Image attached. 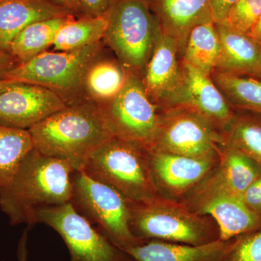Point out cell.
<instances>
[{"mask_svg":"<svg viewBox=\"0 0 261 261\" xmlns=\"http://www.w3.org/2000/svg\"><path fill=\"white\" fill-rule=\"evenodd\" d=\"M67 106L61 96L46 87L0 80V126L29 130Z\"/></svg>","mask_w":261,"mask_h":261,"instance_id":"12","label":"cell"},{"mask_svg":"<svg viewBox=\"0 0 261 261\" xmlns=\"http://www.w3.org/2000/svg\"><path fill=\"white\" fill-rule=\"evenodd\" d=\"M220 51L215 69L261 80V46L249 34L215 23Z\"/></svg>","mask_w":261,"mask_h":261,"instance_id":"17","label":"cell"},{"mask_svg":"<svg viewBox=\"0 0 261 261\" xmlns=\"http://www.w3.org/2000/svg\"><path fill=\"white\" fill-rule=\"evenodd\" d=\"M102 48L100 42L74 50L45 51L16 65L1 80L37 84L51 89L65 100V96L83 89L86 73Z\"/></svg>","mask_w":261,"mask_h":261,"instance_id":"7","label":"cell"},{"mask_svg":"<svg viewBox=\"0 0 261 261\" xmlns=\"http://www.w3.org/2000/svg\"><path fill=\"white\" fill-rule=\"evenodd\" d=\"M249 35L261 46V14L253 28L249 33Z\"/></svg>","mask_w":261,"mask_h":261,"instance_id":"36","label":"cell"},{"mask_svg":"<svg viewBox=\"0 0 261 261\" xmlns=\"http://www.w3.org/2000/svg\"><path fill=\"white\" fill-rule=\"evenodd\" d=\"M51 4L71 12L76 16H82L80 0H48Z\"/></svg>","mask_w":261,"mask_h":261,"instance_id":"34","label":"cell"},{"mask_svg":"<svg viewBox=\"0 0 261 261\" xmlns=\"http://www.w3.org/2000/svg\"><path fill=\"white\" fill-rule=\"evenodd\" d=\"M241 197L245 205L261 217V176L244 192Z\"/></svg>","mask_w":261,"mask_h":261,"instance_id":"30","label":"cell"},{"mask_svg":"<svg viewBox=\"0 0 261 261\" xmlns=\"http://www.w3.org/2000/svg\"><path fill=\"white\" fill-rule=\"evenodd\" d=\"M128 76V72L119 61L97 58L86 73L83 89L88 100L104 104L121 92Z\"/></svg>","mask_w":261,"mask_h":261,"instance_id":"21","label":"cell"},{"mask_svg":"<svg viewBox=\"0 0 261 261\" xmlns=\"http://www.w3.org/2000/svg\"><path fill=\"white\" fill-rule=\"evenodd\" d=\"M34 148L81 171L91 154L113 136L99 106L86 99L70 103L29 128Z\"/></svg>","mask_w":261,"mask_h":261,"instance_id":"2","label":"cell"},{"mask_svg":"<svg viewBox=\"0 0 261 261\" xmlns=\"http://www.w3.org/2000/svg\"><path fill=\"white\" fill-rule=\"evenodd\" d=\"M224 261H261V228L233 238Z\"/></svg>","mask_w":261,"mask_h":261,"instance_id":"29","label":"cell"},{"mask_svg":"<svg viewBox=\"0 0 261 261\" xmlns=\"http://www.w3.org/2000/svg\"><path fill=\"white\" fill-rule=\"evenodd\" d=\"M75 18L74 15H63L30 24L13 39L8 51L19 64L30 61L53 46L60 29Z\"/></svg>","mask_w":261,"mask_h":261,"instance_id":"20","label":"cell"},{"mask_svg":"<svg viewBox=\"0 0 261 261\" xmlns=\"http://www.w3.org/2000/svg\"><path fill=\"white\" fill-rule=\"evenodd\" d=\"M260 14L261 0H238L221 23L249 34Z\"/></svg>","mask_w":261,"mask_h":261,"instance_id":"28","label":"cell"},{"mask_svg":"<svg viewBox=\"0 0 261 261\" xmlns=\"http://www.w3.org/2000/svg\"><path fill=\"white\" fill-rule=\"evenodd\" d=\"M179 56L178 43L161 32L142 76L147 95L160 108L168 107L181 87Z\"/></svg>","mask_w":261,"mask_h":261,"instance_id":"15","label":"cell"},{"mask_svg":"<svg viewBox=\"0 0 261 261\" xmlns=\"http://www.w3.org/2000/svg\"><path fill=\"white\" fill-rule=\"evenodd\" d=\"M67 15L74 14L48 0H0V49L8 51L13 39L30 24Z\"/></svg>","mask_w":261,"mask_h":261,"instance_id":"19","label":"cell"},{"mask_svg":"<svg viewBox=\"0 0 261 261\" xmlns=\"http://www.w3.org/2000/svg\"><path fill=\"white\" fill-rule=\"evenodd\" d=\"M27 240H28V231L25 230L18 243V258L19 261H27L28 260Z\"/></svg>","mask_w":261,"mask_h":261,"instance_id":"35","label":"cell"},{"mask_svg":"<svg viewBox=\"0 0 261 261\" xmlns=\"http://www.w3.org/2000/svg\"><path fill=\"white\" fill-rule=\"evenodd\" d=\"M181 65V85L168 107L182 106L191 108L209 120L223 135L232 119L234 111L211 75L182 61Z\"/></svg>","mask_w":261,"mask_h":261,"instance_id":"14","label":"cell"},{"mask_svg":"<svg viewBox=\"0 0 261 261\" xmlns=\"http://www.w3.org/2000/svg\"><path fill=\"white\" fill-rule=\"evenodd\" d=\"M219 34L214 22L200 24L189 34L181 61L211 75L219 59Z\"/></svg>","mask_w":261,"mask_h":261,"instance_id":"26","label":"cell"},{"mask_svg":"<svg viewBox=\"0 0 261 261\" xmlns=\"http://www.w3.org/2000/svg\"><path fill=\"white\" fill-rule=\"evenodd\" d=\"M70 202L121 250L145 242L130 231V202L112 187L89 177L82 170L73 173Z\"/></svg>","mask_w":261,"mask_h":261,"instance_id":"6","label":"cell"},{"mask_svg":"<svg viewBox=\"0 0 261 261\" xmlns=\"http://www.w3.org/2000/svg\"><path fill=\"white\" fill-rule=\"evenodd\" d=\"M214 171L181 202L194 212L213 218L224 241L260 228V216L245 205L241 196L224 187Z\"/></svg>","mask_w":261,"mask_h":261,"instance_id":"11","label":"cell"},{"mask_svg":"<svg viewBox=\"0 0 261 261\" xmlns=\"http://www.w3.org/2000/svg\"><path fill=\"white\" fill-rule=\"evenodd\" d=\"M108 11L98 16L82 15L65 23L57 34L54 50H74L102 42L108 29Z\"/></svg>","mask_w":261,"mask_h":261,"instance_id":"24","label":"cell"},{"mask_svg":"<svg viewBox=\"0 0 261 261\" xmlns=\"http://www.w3.org/2000/svg\"><path fill=\"white\" fill-rule=\"evenodd\" d=\"M214 173L230 191L242 196L260 177L261 168L243 152L225 144L220 149Z\"/></svg>","mask_w":261,"mask_h":261,"instance_id":"23","label":"cell"},{"mask_svg":"<svg viewBox=\"0 0 261 261\" xmlns=\"http://www.w3.org/2000/svg\"><path fill=\"white\" fill-rule=\"evenodd\" d=\"M214 23L223 22L238 0H208Z\"/></svg>","mask_w":261,"mask_h":261,"instance_id":"32","label":"cell"},{"mask_svg":"<svg viewBox=\"0 0 261 261\" xmlns=\"http://www.w3.org/2000/svg\"><path fill=\"white\" fill-rule=\"evenodd\" d=\"M83 171L89 177L112 187L130 203L159 197L149 163V149L113 137L91 154Z\"/></svg>","mask_w":261,"mask_h":261,"instance_id":"4","label":"cell"},{"mask_svg":"<svg viewBox=\"0 0 261 261\" xmlns=\"http://www.w3.org/2000/svg\"><path fill=\"white\" fill-rule=\"evenodd\" d=\"M19 64L18 61L9 51L0 49V80L5 73Z\"/></svg>","mask_w":261,"mask_h":261,"instance_id":"33","label":"cell"},{"mask_svg":"<svg viewBox=\"0 0 261 261\" xmlns=\"http://www.w3.org/2000/svg\"><path fill=\"white\" fill-rule=\"evenodd\" d=\"M211 78L233 111L261 115V80L214 69Z\"/></svg>","mask_w":261,"mask_h":261,"instance_id":"22","label":"cell"},{"mask_svg":"<svg viewBox=\"0 0 261 261\" xmlns=\"http://www.w3.org/2000/svg\"><path fill=\"white\" fill-rule=\"evenodd\" d=\"M75 171L66 161L32 149L11 180L0 188L2 211L13 225L34 226L41 209L70 202Z\"/></svg>","mask_w":261,"mask_h":261,"instance_id":"1","label":"cell"},{"mask_svg":"<svg viewBox=\"0 0 261 261\" xmlns=\"http://www.w3.org/2000/svg\"><path fill=\"white\" fill-rule=\"evenodd\" d=\"M34 148L29 130L0 126V188L11 180L22 160Z\"/></svg>","mask_w":261,"mask_h":261,"instance_id":"27","label":"cell"},{"mask_svg":"<svg viewBox=\"0 0 261 261\" xmlns=\"http://www.w3.org/2000/svg\"><path fill=\"white\" fill-rule=\"evenodd\" d=\"M223 137L226 145L243 152L261 168V115L234 111Z\"/></svg>","mask_w":261,"mask_h":261,"instance_id":"25","label":"cell"},{"mask_svg":"<svg viewBox=\"0 0 261 261\" xmlns=\"http://www.w3.org/2000/svg\"><path fill=\"white\" fill-rule=\"evenodd\" d=\"M82 15L98 16L107 13L116 0H80Z\"/></svg>","mask_w":261,"mask_h":261,"instance_id":"31","label":"cell"},{"mask_svg":"<svg viewBox=\"0 0 261 261\" xmlns=\"http://www.w3.org/2000/svg\"><path fill=\"white\" fill-rule=\"evenodd\" d=\"M97 106L113 137L137 142L149 150L152 148L159 128L160 108L149 99L140 76L128 73L116 97Z\"/></svg>","mask_w":261,"mask_h":261,"instance_id":"9","label":"cell"},{"mask_svg":"<svg viewBox=\"0 0 261 261\" xmlns=\"http://www.w3.org/2000/svg\"><path fill=\"white\" fill-rule=\"evenodd\" d=\"M149 163L158 195L182 201L216 169L219 154L197 158L149 150Z\"/></svg>","mask_w":261,"mask_h":261,"instance_id":"13","label":"cell"},{"mask_svg":"<svg viewBox=\"0 0 261 261\" xmlns=\"http://www.w3.org/2000/svg\"><path fill=\"white\" fill-rule=\"evenodd\" d=\"M130 228L142 241L202 245L220 240L219 227L211 216L194 212L181 201L161 196L130 203Z\"/></svg>","mask_w":261,"mask_h":261,"instance_id":"3","label":"cell"},{"mask_svg":"<svg viewBox=\"0 0 261 261\" xmlns=\"http://www.w3.org/2000/svg\"><path fill=\"white\" fill-rule=\"evenodd\" d=\"M232 240H219L202 245L149 240L124 251L130 261H224Z\"/></svg>","mask_w":261,"mask_h":261,"instance_id":"18","label":"cell"},{"mask_svg":"<svg viewBox=\"0 0 261 261\" xmlns=\"http://www.w3.org/2000/svg\"><path fill=\"white\" fill-rule=\"evenodd\" d=\"M161 34L147 0H116L103 41L128 73L142 78Z\"/></svg>","mask_w":261,"mask_h":261,"instance_id":"5","label":"cell"},{"mask_svg":"<svg viewBox=\"0 0 261 261\" xmlns=\"http://www.w3.org/2000/svg\"><path fill=\"white\" fill-rule=\"evenodd\" d=\"M164 35L178 43L181 58L192 29L213 20L208 0H147Z\"/></svg>","mask_w":261,"mask_h":261,"instance_id":"16","label":"cell"},{"mask_svg":"<svg viewBox=\"0 0 261 261\" xmlns=\"http://www.w3.org/2000/svg\"><path fill=\"white\" fill-rule=\"evenodd\" d=\"M222 133L200 113L186 106L160 108L159 128L149 150L190 157L218 156Z\"/></svg>","mask_w":261,"mask_h":261,"instance_id":"8","label":"cell"},{"mask_svg":"<svg viewBox=\"0 0 261 261\" xmlns=\"http://www.w3.org/2000/svg\"><path fill=\"white\" fill-rule=\"evenodd\" d=\"M50 226L61 235L69 251L70 261H130L117 247L75 211L70 202L44 207L36 215V224Z\"/></svg>","mask_w":261,"mask_h":261,"instance_id":"10","label":"cell"}]
</instances>
